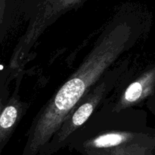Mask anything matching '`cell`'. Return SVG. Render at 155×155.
<instances>
[{"label":"cell","instance_id":"7a4b0ae2","mask_svg":"<svg viewBox=\"0 0 155 155\" xmlns=\"http://www.w3.org/2000/svg\"><path fill=\"white\" fill-rule=\"evenodd\" d=\"M81 155L155 154V133L142 125L89 123L68 145Z\"/></svg>","mask_w":155,"mask_h":155},{"label":"cell","instance_id":"277c9868","mask_svg":"<svg viewBox=\"0 0 155 155\" xmlns=\"http://www.w3.org/2000/svg\"><path fill=\"white\" fill-rule=\"evenodd\" d=\"M155 87V68L144 73L127 87L115 105L114 110L119 113L142 101L151 95Z\"/></svg>","mask_w":155,"mask_h":155},{"label":"cell","instance_id":"5b68a950","mask_svg":"<svg viewBox=\"0 0 155 155\" xmlns=\"http://www.w3.org/2000/svg\"><path fill=\"white\" fill-rule=\"evenodd\" d=\"M24 103L18 99V96H12L4 107H2L0 117V153L2 154L20 120L24 114Z\"/></svg>","mask_w":155,"mask_h":155},{"label":"cell","instance_id":"8992f818","mask_svg":"<svg viewBox=\"0 0 155 155\" xmlns=\"http://www.w3.org/2000/svg\"><path fill=\"white\" fill-rule=\"evenodd\" d=\"M152 155H155V154H152Z\"/></svg>","mask_w":155,"mask_h":155},{"label":"cell","instance_id":"3957f363","mask_svg":"<svg viewBox=\"0 0 155 155\" xmlns=\"http://www.w3.org/2000/svg\"><path fill=\"white\" fill-rule=\"evenodd\" d=\"M127 67V64H124L120 68L105 73L104 77L98 81V84L96 83L95 87L82 98L51 141L41 150L39 155H52L68 146L74 133L86 124L100 103L114 87Z\"/></svg>","mask_w":155,"mask_h":155},{"label":"cell","instance_id":"6da1fadb","mask_svg":"<svg viewBox=\"0 0 155 155\" xmlns=\"http://www.w3.org/2000/svg\"><path fill=\"white\" fill-rule=\"evenodd\" d=\"M138 22L114 20L80 68L42 107L31 124L22 155H39L82 98L140 35Z\"/></svg>","mask_w":155,"mask_h":155}]
</instances>
